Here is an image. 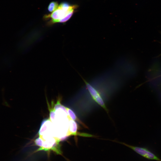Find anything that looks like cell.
Wrapping results in <instances>:
<instances>
[{
	"mask_svg": "<svg viewBox=\"0 0 161 161\" xmlns=\"http://www.w3.org/2000/svg\"><path fill=\"white\" fill-rule=\"evenodd\" d=\"M68 114L70 118L75 121H77L86 128H88V127L82 122L80 121L77 117L75 114L71 109L66 107Z\"/></svg>",
	"mask_w": 161,
	"mask_h": 161,
	"instance_id": "6",
	"label": "cell"
},
{
	"mask_svg": "<svg viewBox=\"0 0 161 161\" xmlns=\"http://www.w3.org/2000/svg\"><path fill=\"white\" fill-rule=\"evenodd\" d=\"M119 142L130 148L136 153L146 159L161 161V159L158 156L147 148L134 146L124 143Z\"/></svg>",
	"mask_w": 161,
	"mask_h": 161,
	"instance_id": "3",
	"label": "cell"
},
{
	"mask_svg": "<svg viewBox=\"0 0 161 161\" xmlns=\"http://www.w3.org/2000/svg\"><path fill=\"white\" fill-rule=\"evenodd\" d=\"M86 87L93 100L108 112V110L103 100L98 92L92 85L86 82Z\"/></svg>",
	"mask_w": 161,
	"mask_h": 161,
	"instance_id": "4",
	"label": "cell"
},
{
	"mask_svg": "<svg viewBox=\"0 0 161 161\" xmlns=\"http://www.w3.org/2000/svg\"><path fill=\"white\" fill-rule=\"evenodd\" d=\"M77 5H71L68 2H62L59 5L58 8L51 14L45 15L43 18L45 20L50 19L47 25L50 26L58 22L67 14L72 11H75Z\"/></svg>",
	"mask_w": 161,
	"mask_h": 161,
	"instance_id": "1",
	"label": "cell"
},
{
	"mask_svg": "<svg viewBox=\"0 0 161 161\" xmlns=\"http://www.w3.org/2000/svg\"><path fill=\"white\" fill-rule=\"evenodd\" d=\"M60 141V140L53 137L43 140L41 146L35 152L40 151H52L57 154H61L62 152L59 144Z\"/></svg>",
	"mask_w": 161,
	"mask_h": 161,
	"instance_id": "2",
	"label": "cell"
},
{
	"mask_svg": "<svg viewBox=\"0 0 161 161\" xmlns=\"http://www.w3.org/2000/svg\"><path fill=\"white\" fill-rule=\"evenodd\" d=\"M59 5L57 1H52L49 4L48 6V10L49 12L52 13L58 8Z\"/></svg>",
	"mask_w": 161,
	"mask_h": 161,
	"instance_id": "7",
	"label": "cell"
},
{
	"mask_svg": "<svg viewBox=\"0 0 161 161\" xmlns=\"http://www.w3.org/2000/svg\"><path fill=\"white\" fill-rule=\"evenodd\" d=\"M69 119V128L67 134V137L70 136H79L84 137H92L94 136L92 134L84 133H80L77 131L78 126L77 124L75 121L71 118Z\"/></svg>",
	"mask_w": 161,
	"mask_h": 161,
	"instance_id": "5",
	"label": "cell"
},
{
	"mask_svg": "<svg viewBox=\"0 0 161 161\" xmlns=\"http://www.w3.org/2000/svg\"><path fill=\"white\" fill-rule=\"evenodd\" d=\"M43 141V139L39 137L35 140L34 143L36 145L40 147L42 144Z\"/></svg>",
	"mask_w": 161,
	"mask_h": 161,
	"instance_id": "8",
	"label": "cell"
}]
</instances>
